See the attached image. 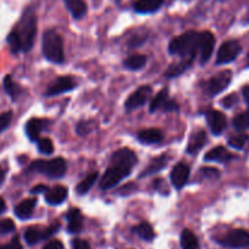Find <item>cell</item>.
<instances>
[{"label": "cell", "instance_id": "cell-23", "mask_svg": "<svg viewBox=\"0 0 249 249\" xmlns=\"http://www.w3.org/2000/svg\"><path fill=\"white\" fill-rule=\"evenodd\" d=\"M167 161H169V158H167L166 155H161V157L159 158H155V159H153L152 161L149 162L147 169L143 170L142 174H141V177L149 176V175L160 171V170H162L165 166H166Z\"/></svg>", "mask_w": 249, "mask_h": 249}, {"label": "cell", "instance_id": "cell-12", "mask_svg": "<svg viewBox=\"0 0 249 249\" xmlns=\"http://www.w3.org/2000/svg\"><path fill=\"white\" fill-rule=\"evenodd\" d=\"M75 88V82L71 77L69 76H62V77L56 78L54 82L50 83V86L48 87L45 95L48 97H54V95H59L61 93L70 92Z\"/></svg>", "mask_w": 249, "mask_h": 249}, {"label": "cell", "instance_id": "cell-7", "mask_svg": "<svg viewBox=\"0 0 249 249\" xmlns=\"http://www.w3.org/2000/svg\"><path fill=\"white\" fill-rule=\"evenodd\" d=\"M219 243L229 248H246L249 246V231L243 229L232 230L219 239Z\"/></svg>", "mask_w": 249, "mask_h": 249}, {"label": "cell", "instance_id": "cell-38", "mask_svg": "<svg viewBox=\"0 0 249 249\" xmlns=\"http://www.w3.org/2000/svg\"><path fill=\"white\" fill-rule=\"evenodd\" d=\"M164 111H178V104L175 100L167 99L161 107Z\"/></svg>", "mask_w": 249, "mask_h": 249}, {"label": "cell", "instance_id": "cell-20", "mask_svg": "<svg viewBox=\"0 0 249 249\" xmlns=\"http://www.w3.org/2000/svg\"><path fill=\"white\" fill-rule=\"evenodd\" d=\"M164 0H137L135 4V10L141 14H150L158 11L161 8Z\"/></svg>", "mask_w": 249, "mask_h": 249}, {"label": "cell", "instance_id": "cell-9", "mask_svg": "<svg viewBox=\"0 0 249 249\" xmlns=\"http://www.w3.org/2000/svg\"><path fill=\"white\" fill-rule=\"evenodd\" d=\"M59 229V224L53 225V226L48 227L47 230H42L37 226L28 227L25 231V241L27 242V244H30V246H33V244L38 243V242L42 241V239L48 238L49 236H52V234L55 233Z\"/></svg>", "mask_w": 249, "mask_h": 249}, {"label": "cell", "instance_id": "cell-32", "mask_svg": "<svg viewBox=\"0 0 249 249\" xmlns=\"http://www.w3.org/2000/svg\"><path fill=\"white\" fill-rule=\"evenodd\" d=\"M4 87H5L6 93H8L14 100H15L16 98H18V95L20 94V87L14 82L11 76H6L5 77V80H4Z\"/></svg>", "mask_w": 249, "mask_h": 249}, {"label": "cell", "instance_id": "cell-18", "mask_svg": "<svg viewBox=\"0 0 249 249\" xmlns=\"http://www.w3.org/2000/svg\"><path fill=\"white\" fill-rule=\"evenodd\" d=\"M68 230L71 233H77L82 230L83 226V216L81 214L80 209H70L68 213Z\"/></svg>", "mask_w": 249, "mask_h": 249}, {"label": "cell", "instance_id": "cell-34", "mask_svg": "<svg viewBox=\"0 0 249 249\" xmlns=\"http://www.w3.org/2000/svg\"><path fill=\"white\" fill-rule=\"evenodd\" d=\"M38 149L43 154H52L54 152V144L49 138H42L38 141Z\"/></svg>", "mask_w": 249, "mask_h": 249}, {"label": "cell", "instance_id": "cell-42", "mask_svg": "<svg viewBox=\"0 0 249 249\" xmlns=\"http://www.w3.org/2000/svg\"><path fill=\"white\" fill-rule=\"evenodd\" d=\"M43 249H64V246L60 241L57 239H54V241H50L49 243H47V246Z\"/></svg>", "mask_w": 249, "mask_h": 249}, {"label": "cell", "instance_id": "cell-15", "mask_svg": "<svg viewBox=\"0 0 249 249\" xmlns=\"http://www.w3.org/2000/svg\"><path fill=\"white\" fill-rule=\"evenodd\" d=\"M208 137L207 133L203 130L196 131L195 133H192L190 141H188V145H187V152L190 154H197L200 149L205 145L207 143Z\"/></svg>", "mask_w": 249, "mask_h": 249}, {"label": "cell", "instance_id": "cell-13", "mask_svg": "<svg viewBox=\"0 0 249 249\" xmlns=\"http://www.w3.org/2000/svg\"><path fill=\"white\" fill-rule=\"evenodd\" d=\"M205 117H207V122L213 135L219 136L224 132V130L226 128V117L222 112L217 111V110H209L205 114Z\"/></svg>", "mask_w": 249, "mask_h": 249}, {"label": "cell", "instance_id": "cell-25", "mask_svg": "<svg viewBox=\"0 0 249 249\" xmlns=\"http://www.w3.org/2000/svg\"><path fill=\"white\" fill-rule=\"evenodd\" d=\"M66 6L75 18H81L87 13V4L85 0H66Z\"/></svg>", "mask_w": 249, "mask_h": 249}, {"label": "cell", "instance_id": "cell-35", "mask_svg": "<svg viewBox=\"0 0 249 249\" xmlns=\"http://www.w3.org/2000/svg\"><path fill=\"white\" fill-rule=\"evenodd\" d=\"M11 120H13V112L11 111L0 114V132H3L4 130L9 127V124H11Z\"/></svg>", "mask_w": 249, "mask_h": 249}, {"label": "cell", "instance_id": "cell-22", "mask_svg": "<svg viewBox=\"0 0 249 249\" xmlns=\"http://www.w3.org/2000/svg\"><path fill=\"white\" fill-rule=\"evenodd\" d=\"M36 205H37V199L31 198V199H26L21 202L18 207L15 208V215L18 219L26 220L32 215L33 210H35Z\"/></svg>", "mask_w": 249, "mask_h": 249}, {"label": "cell", "instance_id": "cell-45", "mask_svg": "<svg viewBox=\"0 0 249 249\" xmlns=\"http://www.w3.org/2000/svg\"><path fill=\"white\" fill-rule=\"evenodd\" d=\"M5 210H6V204H5V202H4L3 198H0V215L3 214V213L5 212Z\"/></svg>", "mask_w": 249, "mask_h": 249}, {"label": "cell", "instance_id": "cell-11", "mask_svg": "<svg viewBox=\"0 0 249 249\" xmlns=\"http://www.w3.org/2000/svg\"><path fill=\"white\" fill-rule=\"evenodd\" d=\"M215 47V37L209 31L200 32V42H199V50L198 54L200 56V62L205 64L210 59L213 54V50Z\"/></svg>", "mask_w": 249, "mask_h": 249}, {"label": "cell", "instance_id": "cell-47", "mask_svg": "<svg viewBox=\"0 0 249 249\" xmlns=\"http://www.w3.org/2000/svg\"><path fill=\"white\" fill-rule=\"evenodd\" d=\"M248 65H249V54H248Z\"/></svg>", "mask_w": 249, "mask_h": 249}, {"label": "cell", "instance_id": "cell-33", "mask_svg": "<svg viewBox=\"0 0 249 249\" xmlns=\"http://www.w3.org/2000/svg\"><path fill=\"white\" fill-rule=\"evenodd\" d=\"M247 142H248V136L244 135V133H241V135L233 136V137L230 138L229 145L237 150H242L244 147H246Z\"/></svg>", "mask_w": 249, "mask_h": 249}, {"label": "cell", "instance_id": "cell-21", "mask_svg": "<svg viewBox=\"0 0 249 249\" xmlns=\"http://www.w3.org/2000/svg\"><path fill=\"white\" fill-rule=\"evenodd\" d=\"M233 158V155L224 147H216L214 149L209 150V152L205 154L204 159L205 161H219V162H225L229 161Z\"/></svg>", "mask_w": 249, "mask_h": 249}, {"label": "cell", "instance_id": "cell-27", "mask_svg": "<svg viewBox=\"0 0 249 249\" xmlns=\"http://www.w3.org/2000/svg\"><path fill=\"white\" fill-rule=\"evenodd\" d=\"M181 247L182 249H199V243L191 230H183L181 233Z\"/></svg>", "mask_w": 249, "mask_h": 249}, {"label": "cell", "instance_id": "cell-37", "mask_svg": "<svg viewBox=\"0 0 249 249\" xmlns=\"http://www.w3.org/2000/svg\"><path fill=\"white\" fill-rule=\"evenodd\" d=\"M200 172H203L205 177H209V178H216L220 176V171L214 167H204V169L200 170Z\"/></svg>", "mask_w": 249, "mask_h": 249}, {"label": "cell", "instance_id": "cell-30", "mask_svg": "<svg viewBox=\"0 0 249 249\" xmlns=\"http://www.w3.org/2000/svg\"><path fill=\"white\" fill-rule=\"evenodd\" d=\"M167 93L169 92H167V89L165 88V89H161L157 95H155L154 99H153L152 103H150V107H149L150 112L158 111L159 109H161L164 103L169 99V98H167Z\"/></svg>", "mask_w": 249, "mask_h": 249}, {"label": "cell", "instance_id": "cell-1", "mask_svg": "<svg viewBox=\"0 0 249 249\" xmlns=\"http://www.w3.org/2000/svg\"><path fill=\"white\" fill-rule=\"evenodd\" d=\"M137 162V157L135 153L127 148H122L112 154L111 166L105 171L104 176L100 181V187L103 190H110L112 187L127 177L132 171L133 166Z\"/></svg>", "mask_w": 249, "mask_h": 249}, {"label": "cell", "instance_id": "cell-5", "mask_svg": "<svg viewBox=\"0 0 249 249\" xmlns=\"http://www.w3.org/2000/svg\"><path fill=\"white\" fill-rule=\"evenodd\" d=\"M30 170L44 174L52 178H60L66 172V161L62 158H55L52 160H37L31 164Z\"/></svg>", "mask_w": 249, "mask_h": 249}, {"label": "cell", "instance_id": "cell-26", "mask_svg": "<svg viewBox=\"0 0 249 249\" xmlns=\"http://www.w3.org/2000/svg\"><path fill=\"white\" fill-rule=\"evenodd\" d=\"M145 64H147V56L141 54L131 55V56H128L127 59L124 61V68L132 71L141 70V69L144 68Z\"/></svg>", "mask_w": 249, "mask_h": 249}, {"label": "cell", "instance_id": "cell-17", "mask_svg": "<svg viewBox=\"0 0 249 249\" xmlns=\"http://www.w3.org/2000/svg\"><path fill=\"white\" fill-rule=\"evenodd\" d=\"M47 121L40 119H31L26 124V133L31 141H37L39 138L40 132L45 128Z\"/></svg>", "mask_w": 249, "mask_h": 249}, {"label": "cell", "instance_id": "cell-29", "mask_svg": "<svg viewBox=\"0 0 249 249\" xmlns=\"http://www.w3.org/2000/svg\"><path fill=\"white\" fill-rule=\"evenodd\" d=\"M97 179H98V172L97 171H94V172H92V174H89L77 186V192L80 193V195H86V193H87L88 191H89L90 188H92L93 184L95 183V181H97Z\"/></svg>", "mask_w": 249, "mask_h": 249}, {"label": "cell", "instance_id": "cell-44", "mask_svg": "<svg viewBox=\"0 0 249 249\" xmlns=\"http://www.w3.org/2000/svg\"><path fill=\"white\" fill-rule=\"evenodd\" d=\"M242 92H243L244 99H246V102L249 104V86H247V87H244Z\"/></svg>", "mask_w": 249, "mask_h": 249}, {"label": "cell", "instance_id": "cell-46", "mask_svg": "<svg viewBox=\"0 0 249 249\" xmlns=\"http://www.w3.org/2000/svg\"><path fill=\"white\" fill-rule=\"evenodd\" d=\"M4 178H5V171H4L3 167L0 166V186L4 182Z\"/></svg>", "mask_w": 249, "mask_h": 249}, {"label": "cell", "instance_id": "cell-3", "mask_svg": "<svg viewBox=\"0 0 249 249\" xmlns=\"http://www.w3.org/2000/svg\"><path fill=\"white\" fill-rule=\"evenodd\" d=\"M200 32L190 31L175 37L169 43V52L172 55H179L183 59H195L199 50Z\"/></svg>", "mask_w": 249, "mask_h": 249}, {"label": "cell", "instance_id": "cell-10", "mask_svg": "<svg viewBox=\"0 0 249 249\" xmlns=\"http://www.w3.org/2000/svg\"><path fill=\"white\" fill-rule=\"evenodd\" d=\"M152 95V88L149 86H142L141 88H138L136 92H133L130 97L127 98L126 103H124V107L131 111V110H135L137 107H142L147 103V100L149 99V97Z\"/></svg>", "mask_w": 249, "mask_h": 249}, {"label": "cell", "instance_id": "cell-28", "mask_svg": "<svg viewBox=\"0 0 249 249\" xmlns=\"http://www.w3.org/2000/svg\"><path fill=\"white\" fill-rule=\"evenodd\" d=\"M133 232H135L136 234H138L142 239H144V241L150 242L153 241V238H154V231H153V227L150 226L148 222H141L140 225L133 227Z\"/></svg>", "mask_w": 249, "mask_h": 249}, {"label": "cell", "instance_id": "cell-41", "mask_svg": "<svg viewBox=\"0 0 249 249\" xmlns=\"http://www.w3.org/2000/svg\"><path fill=\"white\" fill-rule=\"evenodd\" d=\"M221 103H222V104H224V107H233V105L237 103V97H236V94H230V95H227V97L225 98V99L222 100Z\"/></svg>", "mask_w": 249, "mask_h": 249}, {"label": "cell", "instance_id": "cell-31", "mask_svg": "<svg viewBox=\"0 0 249 249\" xmlns=\"http://www.w3.org/2000/svg\"><path fill=\"white\" fill-rule=\"evenodd\" d=\"M233 126L236 130L242 131L249 128V107L246 112L237 115L233 119Z\"/></svg>", "mask_w": 249, "mask_h": 249}, {"label": "cell", "instance_id": "cell-8", "mask_svg": "<svg viewBox=\"0 0 249 249\" xmlns=\"http://www.w3.org/2000/svg\"><path fill=\"white\" fill-rule=\"evenodd\" d=\"M241 44L237 40H227V42L222 43L220 47L219 52H217V65H224V64H229L236 60L241 53Z\"/></svg>", "mask_w": 249, "mask_h": 249}, {"label": "cell", "instance_id": "cell-2", "mask_svg": "<svg viewBox=\"0 0 249 249\" xmlns=\"http://www.w3.org/2000/svg\"><path fill=\"white\" fill-rule=\"evenodd\" d=\"M37 35V18L32 10H27L8 36V43L13 53L28 52L33 47Z\"/></svg>", "mask_w": 249, "mask_h": 249}, {"label": "cell", "instance_id": "cell-36", "mask_svg": "<svg viewBox=\"0 0 249 249\" xmlns=\"http://www.w3.org/2000/svg\"><path fill=\"white\" fill-rule=\"evenodd\" d=\"M15 230V224L13 220L5 219L0 221V233H10Z\"/></svg>", "mask_w": 249, "mask_h": 249}, {"label": "cell", "instance_id": "cell-43", "mask_svg": "<svg viewBox=\"0 0 249 249\" xmlns=\"http://www.w3.org/2000/svg\"><path fill=\"white\" fill-rule=\"evenodd\" d=\"M48 187L44 186V184H38V186L33 187L32 190H31V193L33 195H39V193H47L48 192Z\"/></svg>", "mask_w": 249, "mask_h": 249}, {"label": "cell", "instance_id": "cell-39", "mask_svg": "<svg viewBox=\"0 0 249 249\" xmlns=\"http://www.w3.org/2000/svg\"><path fill=\"white\" fill-rule=\"evenodd\" d=\"M0 249H23L22 248V244H21L20 238L18 237H14L13 241L10 242L9 244L4 247H0Z\"/></svg>", "mask_w": 249, "mask_h": 249}, {"label": "cell", "instance_id": "cell-19", "mask_svg": "<svg viewBox=\"0 0 249 249\" xmlns=\"http://www.w3.org/2000/svg\"><path fill=\"white\" fill-rule=\"evenodd\" d=\"M137 137L144 144H155L162 141V133L158 128H147V130L140 131Z\"/></svg>", "mask_w": 249, "mask_h": 249}, {"label": "cell", "instance_id": "cell-4", "mask_svg": "<svg viewBox=\"0 0 249 249\" xmlns=\"http://www.w3.org/2000/svg\"><path fill=\"white\" fill-rule=\"evenodd\" d=\"M43 54L45 59L54 64H61L65 60L62 38L55 31H47L43 36Z\"/></svg>", "mask_w": 249, "mask_h": 249}, {"label": "cell", "instance_id": "cell-14", "mask_svg": "<svg viewBox=\"0 0 249 249\" xmlns=\"http://www.w3.org/2000/svg\"><path fill=\"white\" fill-rule=\"evenodd\" d=\"M190 177V167L183 162H178L171 171V182L176 190L183 188Z\"/></svg>", "mask_w": 249, "mask_h": 249}, {"label": "cell", "instance_id": "cell-16", "mask_svg": "<svg viewBox=\"0 0 249 249\" xmlns=\"http://www.w3.org/2000/svg\"><path fill=\"white\" fill-rule=\"evenodd\" d=\"M68 198V188L64 186H55L45 195V200L50 205H59Z\"/></svg>", "mask_w": 249, "mask_h": 249}, {"label": "cell", "instance_id": "cell-24", "mask_svg": "<svg viewBox=\"0 0 249 249\" xmlns=\"http://www.w3.org/2000/svg\"><path fill=\"white\" fill-rule=\"evenodd\" d=\"M193 59H183L182 61L177 62L175 65H171L167 71L165 72V76L167 78H172V77H177V76L182 75L187 69H190L191 65H192Z\"/></svg>", "mask_w": 249, "mask_h": 249}, {"label": "cell", "instance_id": "cell-40", "mask_svg": "<svg viewBox=\"0 0 249 249\" xmlns=\"http://www.w3.org/2000/svg\"><path fill=\"white\" fill-rule=\"evenodd\" d=\"M72 248L73 249H90V246L87 241H85V239L77 238L72 242Z\"/></svg>", "mask_w": 249, "mask_h": 249}, {"label": "cell", "instance_id": "cell-6", "mask_svg": "<svg viewBox=\"0 0 249 249\" xmlns=\"http://www.w3.org/2000/svg\"><path fill=\"white\" fill-rule=\"evenodd\" d=\"M232 80V72L230 70L221 71V72L216 73L213 77H210L209 80L205 82L204 89L207 92L208 95L210 97H215L219 93H221L222 90L226 89L229 87V85L231 83Z\"/></svg>", "mask_w": 249, "mask_h": 249}]
</instances>
